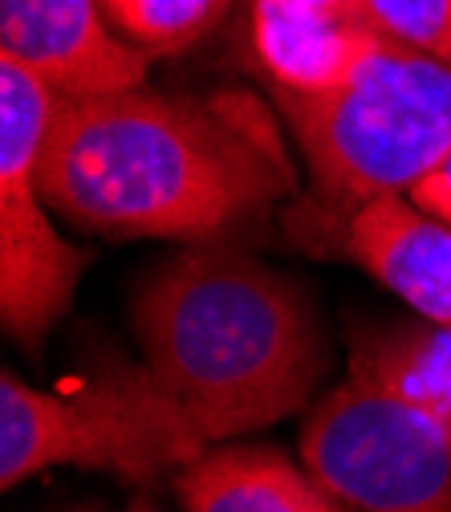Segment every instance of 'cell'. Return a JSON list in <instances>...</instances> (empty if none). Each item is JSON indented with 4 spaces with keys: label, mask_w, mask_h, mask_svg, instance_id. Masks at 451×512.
Instances as JSON below:
<instances>
[{
    "label": "cell",
    "mask_w": 451,
    "mask_h": 512,
    "mask_svg": "<svg viewBox=\"0 0 451 512\" xmlns=\"http://www.w3.org/2000/svg\"><path fill=\"white\" fill-rule=\"evenodd\" d=\"M126 512H155V508H151V504H131Z\"/></svg>",
    "instance_id": "9a60e30c"
},
{
    "label": "cell",
    "mask_w": 451,
    "mask_h": 512,
    "mask_svg": "<svg viewBox=\"0 0 451 512\" xmlns=\"http://www.w3.org/2000/svg\"><path fill=\"white\" fill-rule=\"evenodd\" d=\"M61 94L29 66L0 57V317L17 342H37L86 273V252L49 220L41 151Z\"/></svg>",
    "instance_id": "8992f818"
},
{
    "label": "cell",
    "mask_w": 451,
    "mask_h": 512,
    "mask_svg": "<svg viewBox=\"0 0 451 512\" xmlns=\"http://www.w3.org/2000/svg\"><path fill=\"white\" fill-rule=\"evenodd\" d=\"M273 102L338 216L374 196H407L451 159V61L395 41L342 90H273Z\"/></svg>",
    "instance_id": "3957f363"
},
{
    "label": "cell",
    "mask_w": 451,
    "mask_h": 512,
    "mask_svg": "<svg viewBox=\"0 0 451 512\" xmlns=\"http://www.w3.org/2000/svg\"><path fill=\"white\" fill-rule=\"evenodd\" d=\"M183 512H342L338 496L305 464L265 447H224L179 468Z\"/></svg>",
    "instance_id": "30bf717a"
},
{
    "label": "cell",
    "mask_w": 451,
    "mask_h": 512,
    "mask_svg": "<svg viewBox=\"0 0 451 512\" xmlns=\"http://www.w3.org/2000/svg\"><path fill=\"white\" fill-rule=\"evenodd\" d=\"M0 49L61 98L135 90L147 53L126 45L98 0H0Z\"/></svg>",
    "instance_id": "52a82bcc"
},
{
    "label": "cell",
    "mask_w": 451,
    "mask_h": 512,
    "mask_svg": "<svg viewBox=\"0 0 451 512\" xmlns=\"http://www.w3.org/2000/svg\"><path fill=\"white\" fill-rule=\"evenodd\" d=\"M358 13L386 41L451 61V0H358Z\"/></svg>",
    "instance_id": "4fadbf2b"
},
{
    "label": "cell",
    "mask_w": 451,
    "mask_h": 512,
    "mask_svg": "<svg viewBox=\"0 0 451 512\" xmlns=\"http://www.w3.org/2000/svg\"><path fill=\"white\" fill-rule=\"evenodd\" d=\"M143 366L212 443L305 407L326 342L293 281L256 256L204 244L167 261L135 305Z\"/></svg>",
    "instance_id": "7a4b0ae2"
},
{
    "label": "cell",
    "mask_w": 451,
    "mask_h": 512,
    "mask_svg": "<svg viewBox=\"0 0 451 512\" xmlns=\"http://www.w3.org/2000/svg\"><path fill=\"white\" fill-rule=\"evenodd\" d=\"M386 37L321 0H252V49L273 90L330 94L354 82Z\"/></svg>",
    "instance_id": "9c48e42d"
},
{
    "label": "cell",
    "mask_w": 451,
    "mask_h": 512,
    "mask_svg": "<svg viewBox=\"0 0 451 512\" xmlns=\"http://www.w3.org/2000/svg\"><path fill=\"white\" fill-rule=\"evenodd\" d=\"M208 452L187 411L147 366L110 362L94 378L41 391L13 370L0 378V488H17L49 468L114 472L155 480Z\"/></svg>",
    "instance_id": "277c9868"
},
{
    "label": "cell",
    "mask_w": 451,
    "mask_h": 512,
    "mask_svg": "<svg viewBox=\"0 0 451 512\" xmlns=\"http://www.w3.org/2000/svg\"><path fill=\"white\" fill-rule=\"evenodd\" d=\"M301 464L354 512H451V431L354 370L305 419Z\"/></svg>",
    "instance_id": "5b68a950"
},
{
    "label": "cell",
    "mask_w": 451,
    "mask_h": 512,
    "mask_svg": "<svg viewBox=\"0 0 451 512\" xmlns=\"http://www.w3.org/2000/svg\"><path fill=\"white\" fill-rule=\"evenodd\" d=\"M110 29L139 53H179L196 45L228 9V0H98Z\"/></svg>",
    "instance_id": "7c38bea8"
},
{
    "label": "cell",
    "mask_w": 451,
    "mask_h": 512,
    "mask_svg": "<svg viewBox=\"0 0 451 512\" xmlns=\"http://www.w3.org/2000/svg\"><path fill=\"white\" fill-rule=\"evenodd\" d=\"M407 196L423 208V212H431V216H439V220H447L451 224V159L443 163V167H435L427 179H419Z\"/></svg>",
    "instance_id": "5bb4252c"
},
{
    "label": "cell",
    "mask_w": 451,
    "mask_h": 512,
    "mask_svg": "<svg viewBox=\"0 0 451 512\" xmlns=\"http://www.w3.org/2000/svg\"><path fill=\"white\" fill-rule=\"evenodd\" d=\"M350 370L366 374L451 431V326L419 322L370 334Z\"/></svg>",
    "instance_id": "8fae6325"
},
{
    "label": "cell",
    "mask_w": 451,
    "mask_h": 512,
    "mask_svg": "<svg viewBox=\"0 0 451 512\" xmlns=\"http://www.w3.org/2000/svg\"><path fill=\"white\" fill-rule=\"evenodd\" d=\"M289 187L277 126L244 94L61 98L41 151L49 208L106 236L216 240Z\"/></svg>",
    "instance_id": "6da1fadb"
},
{
    "label": "cell",
    "mask_w": 451,
    "mask_h": 512,
    "mask_svg": "<svg viewBox=\"0 0 451 512\" xmlns=\"http://www.w3.org/2000/svg\"><path fill=\"white\" fill-rule=\"evenodd\" d=\"M354 265L407 301L423 322L451 326V224L411 196H374L342 216Z\"/></svg>",
    "instance_id": "ba28073f"
}]
</instances>
